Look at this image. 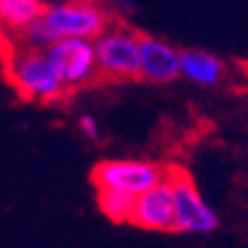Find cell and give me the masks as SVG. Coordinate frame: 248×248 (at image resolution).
Wrapping results in <instances>:
<instances>
[{
  "label": "cell",
  "instance_id": "6da1fadb",
  "mask_svg": "<svg viewBox=\"0 0 248 248\" xmlns=\"http://www.w3.org/2000/svg\"><path fill=\"white\" fill-rule=\"evenodd\" d=\"M114 23L105 7L93 0H68L60 5L44 7L37 21L18 32L21 46L48 48L62 39L93 41Z\"/></svg>",
  "mask_w": 248,
  "mask_h": 248
},
{
  "label": "cell",
  "instance_id": "7a4b0ae2",
  "mask_svg": "<svg viewBox=\"0 0 248 248\" xmlns=\"http://www.w3.org/2000/svg\"><path fill=\"white\" fill-rule=\"evenodd\" d=\"M5 71L12 87L18 91L23 100L53 105L68 93L55 66L46 57L44 48H30V46L14 48L7 55Z\"/></svg>",
  "mask_w": 248,
  "mask_h": 248
},
{
  "label": "cell",
  "instance_id": "3957f363",
  "mask_svg": "<svg viewBox=\"0 0 248 248\" xmlns=\"http://www.w3.org/2000/svg\"><path fill=\"white\" fill-rule=\"evenodd\" d=\"M139 32L121 23H112L98 39H93L98 82H132L139 73Z\"/></svg>",
  "mask_w": 248,
  "mask_h": 248
},
{
  "label": "cell",
  "instance_id": "277c9868",
  "mask_svg": "<svg viewBox=\"0 0 248 248\" xmlns=\"http://www.w3.org/2000/svg\"><path fill=\"white\" fill-rule=\"evenodd\" d=\"M166 180L171 185L175 223L173 232L210 234L218 228V214L203 201L191 175L182 166H166Z\"/></svg>",
  "mask_w": 248,
  "mask_h": 248
},
{
  "label": "cell",
  "instance_id": "5b68a950",
  "mask_svg": "<svg viewBox=\"0 0 248 248\" xmlns=\"http://www.w3.org/2000/svg\"><path fill=\"white\" fill-rule=\"evenodd\" d=\"M166 178V166L148 159H103L91 171V185L96 189H114L139 196Z\"/></svg>",
  "mask_w": 248,
  "mask_h": 248
},
{
  "label": "cell",
  "instance_id": "8992f818",
  "mask_svg": "<svg viewBox=\"0 0 248 248\" xmlns=\"http://www.w3.org/2000/svg\"><path fill=\"white\" fill-rule=\"evenodd\" d=\"M44 53L55 66L68 93L76 89H82V87L98 84L93 41L62 39V41H55L53 46L44 48Z\"/></svg>",
  "mask_w": 248,
  "mask_h": 248
},
{
  "label": "cell",
  "instance_id": "52a82bcc",
  "mask_svg": "<svg viewBox=\"0 0 248 248\" xmlns=\"http://www.w3.org/2000/svg\"><path fill=\"white\" fill-rule=\"evenodd\" d=\"M128 223L148 232H173L175 212H173L171 185L166 178L153 189L137 196Z\"/></svg>",
  "mask_w": 248,
  "mask_h": 248
},
{
  "label": "cell",
  "instance_id": "ba28073f",
  "mask_svg": "<svg viewBox=\"0 0 248 248\" xmlns=\"http://www.w3.org/2000/svg\"><path fill=\"white\" fill-rule=\"evenodd\" d=\"M139 73L153 84H169L180 78V50L164 39L139 32Z\"/></svg>",
  "mask_w": 248,
  "mask_h": 248
},
{
  "label": "cell",
  "instance_id": "9c48e42d",
  "mask_svg": "<svg viewBox=\"0 0 248 248\" xmlns=\"http://www.w3.org/2000/svg\"><path fill=\"white\" fill-rule=\"evenodd\" d=\"M223 62L214 55L189 48L180 50V76H185L189 82L201 84V87H214L223 78Z\"/></svg>",
  "mask_w": 248,
  "mask_h": 248
},
{
  "label": "cell",
  "instance_id": "30bf717a",
  "mask_svg": "<svg viewBox=\"0 0 248 248\" xmlns=\"http://www.w3.org/2000/svg\"><path fill=\"white\" fill-rule=\"evenodd\" d=\"M44 12L41 2H28V0H0V25L9 30L21 32L32 21H37Z\"/></svg>",
  "mask_w": 248,
  "mask_h": 248
},
{
  "label": "cell",
  "instance_id": "8fae6325",
  "mask_svg": "<svg viewBox=\"0 0 248 248\" xmlns=\"http://www.w3.org/2000/svg\"><path fill=\"white\" fill-rule=\"evenodd\" d=\"M98 210L103 212L112 223H128L135 205V196L114 191V189H96Z\"/></svg>",
  "mask_w": 248,
  "mask_h": 248
},
{
  "label": "cell",
  "instance_id": "7c38bea8",
  "mask_svg": "<svg viewBox=\"0 0 248 248\" xmlns=\"http://www.w3.org/2000/svg\"><path fill=\"white\" fill-rule=\"evenodd\" d=\"M78 125H80V130L89 137L91 141H98V139H100V130H98V123L93 116H89V114L80 116V123H78Z\"/></svg>",
  "mask_w": 248,
  "mask_h": 248
},
{
  "label": "cell",
  "instance_id": "4fadbf2b",
  "mask_svg": "<svg viewBox=\"0 0 248 248\" xmlns=\"http://www.w3.org/2000/svg\"><path fill=\"white\" fill-rule=\"evenodd\" d=\"M28 2H41V0H28Z\"/></svg>",
  "mask_w": 248,
  "mask_h": 248
}]
</instances>
